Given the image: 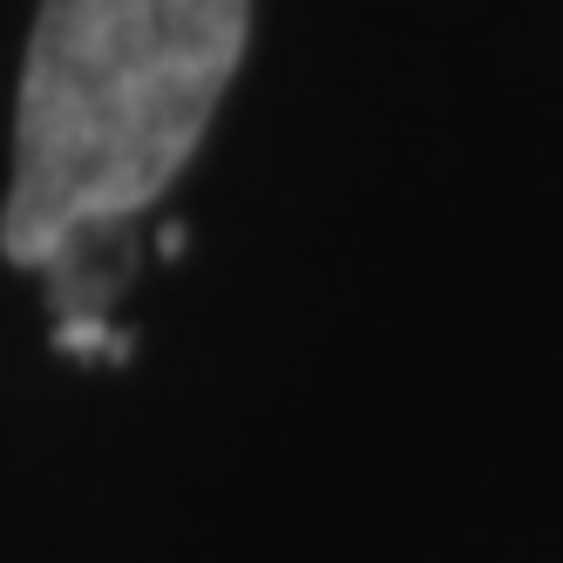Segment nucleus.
Returning <instances> with one entry per match:
<instances>
[{
  "instance_id": "nucleus-1",
  "label": "nucleus",
  "mask_w": 563,
  "mask_h": 563,
  "mask_svg": "<svg viewBox=\"0 0 563 563\" xmlns=\"http://www.w3.org/2000/svg\"><path fill=\"white\" fill-rule=\"evenodd\" d=\"M252 42V0H42L14 102L0 252L62 265L177 184Z\"/></svg>"
}]
</instances>
